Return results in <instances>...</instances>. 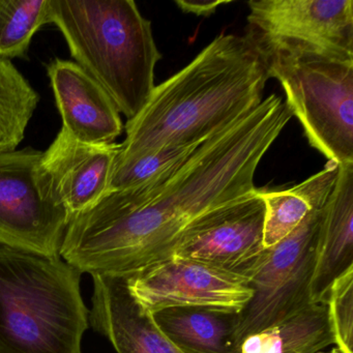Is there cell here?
Here are the masks:
<instances>
[{
  "instance_id": "18",
  "label": "cell",
  "mask_w": 353,
  "mask_h": 353,
  "mask_svg": "<svg viewBox=\"0 0 353 353\" xmlns=\"http://www.w3.org/2000/svg\"><path fill=\"white\" fill-rule=\"evenodd\" d=\"M40 96L11 61L0 59V154L18 148Z\"/></svg>"
},
{
  "instance_id": "21",
  "label": "cell",
  "mask_w": 353,
  "mask_h": 353,
  "mask_svg": "<svg viewBox=\"0 0 353 353\" xmlns=\"http://www.w3.org/2000/svg\"><path fill=\"white\" fill-rule=\"evenodd\" d=\"M325 303L334 344L341 353H353V268L332 282Z\"/></svg>"
},
{
  "instance_id": "20",
  "label": "cell",
  "mask_w": 353,
  "mask_h": 353,
  "mask_svg": "<svg viewBox=\"0 0 353 353\" xmlns=\"http://www.w3.org/2000/svg\"><path fill=\"white\" fill-rule=\"evenodd\" d=\"M202 144L203 142L190 145L164 146L130 158L117 159L108 192L129 189L154 179L157 175L185 162Z\"/></svg>"
},
{
  "instance_id": "7",
  "label": "cell",
  "mask_w": 353,
  "mask_h": 353,
  "mask_svg": "<svg viewBox=\"0 0 353 353\" xmlns=\"http://www.w3.org/2000/svg\"><path fill=\"white\" fill-rule=\"evenodd\" d=\"M34 148L0 154V245L59 256L71 218Z\"/></svg>"
},
{
  "instance_id": "19",
  "label": "cell",
  "mask_w": 353,
  "mask_h": 353,
  "mask_svg": "<svg viewBox=\"0 0 353 353\" xmlns=\"http://www.w3.org/2000/svg\"><path fill=\"white\" fill-rule=\"evenodd\" d=\"M50 23V0H0V59H26L32 38Z\"/></svg>"
},
{
  "instance_id": "9",
  "label": "cell",
  "mask_w": 353,
  "mask_h": 353,
  "mask_svg": "<svg viewBox=\"0 0 353 353\" xmlns=\"http://www.w3.org/2000/svg\"><path fill=\"white\" fill-rule=\"evenodd\" d=\"M125 276L134 299L150 314L174 307L239 312L252 296L245 276L174 256Z\"/></svg>"
},
{
  "instance_id": "16",
  "label": "cell",
  "mask_w": 353,
  "mask_h": 353,
  "mask_svg": "<svg viewBox=\"0 0 353 353\" xmlns=\"http://www.w3.org/2000/svg\"><path fill=\"white\" fill-rule=\"evenodd\" d=\"M339 164L327 161L320 172L299 185L284 191H265L259 194L265 204L263 249L274 247L293 232L315 208L327 201L338 176Z\"/></svg>"
},
{
  "instance_id": "11",
  "label": "cell",
  "mask_w": 353,
  "mask_h": 353,
  "mask_svg": "<svg viewBox=\"0 0 353 353\" xmlns=\"http://www.w3.org/2000/svg\"><path fill=\"white\" fill-rule=\"evenodd\" d=\"M121 144H88L61 129L43 152V167L70 218L85 212L108 192Z\"/></svg>"
},
{
  "instance_id": "14",
  "label": "cell",
  "mask_w": 353,
  "mask_h": 353,
  "mask_svg": "<svg viewBox=\"0 0 353 353\" xmlns=\"http://www.w3.org/2000/svg\"><path fill=\"white\" fill-rule=\"evenodd\" d=\"M353 268V163L339 165L322 210L310 286L311 303H325L332 282Z\"/></svg>"
},
{
  "instance_id": "23",
  "label": "cell",
  "mask_w": 353,
  "mask_h": 353,
  "mask_svg": "<svg viewBox=\"0 0 353 353\" xmlns=\"http://www.w3.org/2000/svg\"><path fill=\"white\" fill-rule=\"evenodd\" d=\"M239 348H241V353H261L262 338L260 332L247 336Z\"/></svg>"
},
{
  "instance_id": "1",
  "label": "cell",
  "mask_w": 353,
  "mask_h": 353,
  "mask_svg": "<svg viewBox=\"0 0 353 353\" xmlns=\"http://www.w3.org/2000/svg\"><path fill=\"white\" fill-rule=\"evenodd\" d=\"M292 114L270 94L188 160L108 192L70 221L59 255L81 274L127 276L168 259L202 214L253 193L256 171Z\"/></svg>"
},
{
  "instance_id": "12",
  "label": "cell",
  "mask_w": 353,
  "mask_h": 353,
  "mask_svg": "<svg viewBox=\"0 0 353 353\" xmlns=\"http://www.w3.org/2000/svg\"><path fill=\"white\" fill-rule=\"evenodd\" d=\"M88 324L117 353H183L130 292L125 276L94 274Z\"/></svg>"
},
{
  "instance_id": "22",
  "label": "cell",
  "mask_w": 353,
  "mask_h": 353,
  "mask_svg": "<svg viewBox=\"0 0 353 353\" xmlns=\"http://www.w3.org/2000/svg\"><path fill=\"white\" fill-rule=\"evenodd\" d=\"M175 5L183 13L193 14L198 17H210L216 13L220 6L230 1L218 0V1H194V0H175Z\"/></svg>"
},
{
  "instance_id": "13",
  "label": "cell",
  "mask_w": 353,
  "mask_h": 353,
  "mask_svg": "<svg viewBox=\"0 0 353 353\" xmlns=\"http://www.w3.org/2000/svg\"><path fill=\"white\" fill-rule=\"evenodd\" d=\"M63 129L88 144L114 143L123 125L108 92L77 63L55 59L47 67Z\"/></svg>"
},
{
  "instance_id": "10",
  "label": "cell",
  "mask_w": 353,
  "mask_h": 353,
  "mask_svg": "<svg viewBox=\"0 0 353 353\" xmlns=\"http://www.w3.org/2000/svg\"><path fill=\"white\" fill-rule=\"evenodd\" d=\"M264 218L265 204L257 189L202 214L172 256L203 262L248 279L263 251Z\"/></svg>"
},
{
  "instance_id": "5",
  "label": "cell",
  "mask_w": 353,
  "mask_h": 353,
  "mask_svg": "<svg viewBox=\"0 0 353 353\" xmlns=\"http://www.w3.org/2000/svg\"><path fill=\"white\" fill-rule=\"evenodd\" d=\"M256 46L310 145L327 161L353 163V59L289 43Z\"/></svg>"
},
{
  "instance_id": "2",
  "label": "cell",
  "mask_w": 353,
  "mask_h": 353,
  "mask_svg": "<svg viewBox=\"0 0 353 353\" xmlns=\"http://www.w3.org/2000/svg\"><path fill=\"white\" fill-rule=\"evenodd\" d=\"M268 79L263 55L247 34H220L154 88L127 121L117 159L205 141L259 106Z\"/></svg>"
},
{
  "instance_id": "3",
  "label": "cell",
  "mask_w": 353,
  "mask_h": 353,
  "mask_svg": "<svg viewBox=\"0 0 353 353\" xmlns=\"http://www.w3.org/2000/svg\"><path fill=\"white\" fill-rule=\"evenodd\" d=\"M50 23L72 57L103 86L128 121L143 109L162 59L152 22L133 0H50Z\"/></svg>"
},
{
  "instance_id": "6",
  "label": "cell",
  "mask_w": 353,
  "mask_h": 353,
  "mask_svg": "<svg viewBox=\"0 0 353 353\" xmlns=\"http://www.w3.org/2000/svg\"><path fill=\"white\" fill-rule=\"evenodd\" d=\"M322 210L323 206L313 208L286 239L263 249L254 264L248 276L252 296L239 311L233 338L239 350L247 336L276 325L311 303L310 286Z\"/></svg>"
},
{
  "instance_id": "4",
  "label": "cell",
  "mask_w": 353,
  "mask_h": 353,
  "mask_svg": "<svg viewBox=\"0 0 353 353\" xmlns=\"http://www.w3.org/2000/svg\"><path fill=\"white\" fill-rule=\"evenodd\" d=\"M81 276L61 256L0 245V353H82Z\"/></svg>"
},
{
  "instance_id": "17",
  "label": "cell",
  "mask_w": 353,
  "mask_h": 353,
  "mask_svg": "<svg viewBox=\"0 0 353 353\" xmlns=\"http://www.w3.org/2000/svg\"><path fill=\"white\" fill-rule=\"evenodd\" d=\"M261 353H317L334 344L326 303H311L264 332Z\"/></svg>"
},
{
  "instance_id": "15",
  "label": "cell",
  "mask_w": 353,
  "mask_h": 353,
  "mask_svg": "<svg viewBox=\"0 0 353 353\" xmlns=\"http://www.w3.org/2000/svg\"><path fill=\"white\" fill-rule=\"evenodd\" d=\"M152 315L165 336L183 353H241L233 343L237 311L174 307Z\"/></svg>"
},
{
  "instance_id": "8",
  "label": "cell",
  "mask_w": 353,
  "mask_h": 353,
  "mask_svg": "<svg viewBox=\"0 0 353 353\" xmlns=\"http://www.w3.org/2000/svg\"><path fill=\"white\" fill-rule=\"evenodd\" d=\"M247 36L353 59V0H251Z\"/></svg>"
}]
</instances>
